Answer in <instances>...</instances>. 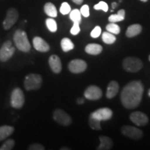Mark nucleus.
I'll return each instance as SVG.
<instances>
[{
  "label": "nucleus",
  "instance_id": "nucleus-24",
  "mask_svg": "<svg viewBox=\"0 0 150 150\" xmlns=\"http://www.w3.org/2000/svg\"><path fill=\"white\" fill-rule=\"evenodd\" d=\"M102 38L103 42L108 45L113 44L116 40V37L114 35V34L108 32V31H105L102 33Z\"/></svg>",
  "mask_w": 150,
  "mask_h": 150
},
{
  "label": "nucleus",
  "instance_id": "nucleus-42",
  "mask_svg": "<svg viewBox=\"0 0 150 150\" xmlns=\"http://www.w3.org/2000/svg\"><path fill=\"white\" fill-rule=\"evenodd\" d=\"M149 61H150V55H149Z\"/></svg>",
  "mask_w": 150,
  "mask_h": 150
},
{
  "label": "nucleus",
  "instance_id": "nucleus-27",
  "mask_svg": "<svg viewBox=\"0 0 150 150\" xmlns=\"http://www.w3.org/2000/svg\"><path fill=\"white\" fill-rule=\"evenodd\" d=\"M45 23L47 29L51 32L54 33L57 31V24H56V22L53 18H47L46 20Z\"/></svg>",
  "mask_w": 150,
  "mask_h": 150
},
{
  "label": "nucleus",
  "instance_id": "nucleus-15",
  "mask_svg": "<svg viewBox=\"0 0 150 150\" xmlns=\"http://www.w3.org/2000/svg\"><path fill=\"white\" fill-rule=\"evenodd\" d=\"M49 65L52 70L56 74H59L62 70V64L60 58L56 55H52L49 59Z\"/></svg>",
  "mask_w": 150,
  "mask_h": 150
},
{
  "label": "nucleus",
  "instance_id": "nucleus-36",
  "mask_svg": "<svg viewBox=\"0 0 150 150\" xmlns=\"http://www.w3.org/2000/svg\"><path fill=\"white\" fill-rule=\"evenodd\" d=\"M76 102H77L78 104H83L84 103V99L83 98H78Z\"/></svg>",
  "mask_w": 150,
  "mask_h": 150
},
{
  "label": "nucleus",
  "instance_id": "nucleus-35",
  "mask_svg": "<svg viewBox=\"0 0 150 150\" xmlns=\"http://www.w3.org/2000/svg\"><path fill=\"white\" fill-rule=\"evenodd\" d=\"M45 148L42 145L39 143H33L29 146L28 149L29 150H44Z\"/></svg>",
  "mask_w": 150,
  "mask_h": 150
},
{
  "label": "nucleus",
  "instance_id": "nucleus-30",
  "mask_svg": "<svg viewBox=\"0 0 150 150\" xmlns=\"http://www.w3.org/2000/svg\"><path fill=\"white\" fill-rule=\"evenodd\" d=\"M94 9L97 11L102 10L104 11V12H107L108 10V6L107 4V3H106L105 1H99L97 4L94 6Z\"/></svg>",
  "mask_w": 150,
  "mask_h": 150
},
{
  "label": "nucleus",
  "instance_id": "nucleus-28",
  "mask_svg": "<svg viewBox=\"0 0 150 150\" xmlns=\"http://www.w3.org/2000/svg\"><path fill=\"white\" fill-rule=\"evenodd\" d=\"M100 122L101 121L98 120L96 118L92 117H89V125L94 130H99V129H101Z\"/></svg>",
  "mask_w": 150,
  "mask_h": 150
},
{
  "label": "nucleus",
  "instance_id": "nucleus-4",
  "mask_svg": "<svg viewBox=\"0 0 150 150\" xmlns=\"http://www.w3.org/2000/svg\"><path fill=\"white\" fill-rule=\"evenodd\" d=\"M124 70L129 72H137L143 67L142 61L136 57H127L122 62Z\"/></svg>",
  "mask_w": 150,
  "mask_h": 150
},
{
  "label": "nucleus",
  "instance_id": "nucleus-20",
  "mask_svg": "<svg viewBox=\"0 0 150 150\" xmlns=\"http://www.w3.org/2000/svg\"><path fill=\"white\" fill-rule=\"evenodd\" d=\"M14 132V128L11 126L4 125L0 127V141L5 140Z\"/></svg>",
  "mask_w": 150,
  "mask_h": 150
},
{
  "label": "nucleus",
  "instance_id": "nucleus-9",
  "mask_svg": "<svg viewBox=\"0 0 150 150\" xmlns=\"http://www.w3.org/2000/svg\"><path fill=\"white\" fill-rule=\"evenodd\" d=\"M121 131L124 136L134 140H139L143 136V133L140 129L132 126H124L122 127Z\"/></svg>",
  "mask_w": 150,
  "mask_h": 150
},
{
  "label": "nucleus",
  "instance_id": "nucleus-5",
  "mask_svg": "<svg viewBox=\"0 0 150 150\" xmlns=\"http://www.w3.org/2000/svg\"><path fill=\"white\" fill-rule=\"evenodd\" d=\"M24 95L22 90L19 88H15L11 95V104L12 107L20 109L24 106Z\"/></svg>",
  "mask_w": 150,
  "mask_h": 150
},
{
  "label": "nucleus",
  "instance_id": "nucleus-37",
  "mask_svg": "<svg viewBox=\"0 0 150 150\" xmlns=\"http://www.w3.org/2000/svg\"><path fill=\"white\" fill-rule=\"evenodd\" d=\"M73 2L76 4L79 5V4H81L82 2L83 1V0H72Z\"/></svg>",
  "mask_w": 150,
  "mask_h": 150
},
{
  "label": "nucleus",
  "instance_id": "nucleus-32",
  "mask_svg": "<svg viewBox=\"0 0 150 150\" xmlns=\"http://www.w3.org/2000/svg\"><path fill=\"white\" fill-rule=\"evenodd\" d=\"M101 33H102V29L99 26H97L91 31V36L93 38H98L101 35Z\"/></svg>",
  "mask_w": 150,
  "mask_h": 150
},
{
  "label": "nucleus",
  "instance_id": "nucleus-41",
  "mask_svg": "<svg viewBox=\"0 0 150 150\" xmlns=\"http://www.w3.org/2000/svg\"><path fill=\"white\" fill-rule=\"evenodd\" d=\"M148 95H149V97H150V89L149 90V91H148Z\"/></svg>",
  "mask_w": 150,
  "mask_h": 150
},
{
  "label": "nucleus",
  "instance_id": "nucleus-16",
  "mask_svg": "<svg viewBox=\"0 0 150 150\" xmlns=\"http://www.w3.org/2000/svg\"><path fill=\"white\" fill-rule=\"evenodd\" d=\"M99 140H100V144L97 148L98 150H109L112 149L113 142L111 138L108 136H99Z\"/></svg>",
  "mask_w": 150,
  "mask_h": 150
},
{
  "label": "nucleus",
  "instance_id": "nucleus-7",
  "mask_svg": "<svg viewBox=\"0 0 150 150\" xmlns=\"http://www.w3.org/2000/svg\"><path fill=\"white\" fill-rule=\"evenodd\" d=\"M19 18L18 11L14 8H9L7 11L6 16L3 22V27L5 30L10 29L18 21Z\"/></svg>",
  "mask_w": 150,
  "mask_h": 150
},
{
  "label": "nucleus",
  "instance_id": "nucleus-25",
  "mask_svg": "<svg viewBox=\"0 0 150 150\" xmlns=\"http://www.w3.org/2000/svg\"><path fill=\"white\" fill-rule=\"evenodd\" d=\"M70 18L73 23L80 24L81 22V14L79 10L74 9L70 12Z\"/></svg>",
  "mask_w": 150,
  "mask_h": 150
},
{
  "label": "nucleus",
  "instance_id": "nucleus-11",
  "mask_svg": "<svg viewBox=\"0 0 150 150\" xmlns=\"http://www.w3.org/2000/svg\"><path fill=\"white\" fill-rule=\"evenodd\" d=\"M87 68V63L81 59H74L70 62L68 69L71 72L79 74L84 72Z\"/></svg>",
  "mask_w": 150,
  "mask_h": 150
},
{
  "label": "nucleus",
  "instance_id": "nucleus-33",
  "mask_svg": "<svg viewBox=\"0 0 150 150\" xmlns=\"http://www.w3.org/2000/svg\"><path fill=\"white\" fill-rule=\"evenodd\" d=\"M80 12L81 16H83L85 18H88L90 16V11H89V6L88 5H83L80 9Z\"/></svg>",
  "mask_w": 150,
  "mask_h": 150
},
{
  "label": "nucleus",
  "instance_id": "nucleus-13",
  "mask_svg": "<svg viewBox=\"0 0 150 150\" xmlns=\"http://www.w3.org/2000/svg\"><path fill=\"white\" fill-rule=\"evenodd\" d=\"M102 96V90L97 86H90L84 92V97L89 100H97Z\"/></svg>",
  "mask_w": 150,
  "mask_h": 150
},
{
  "label": "nucleus",
  "instance_id": "nucleus-34",
  "mask_svg": "<svg viewBox=\"0 0 150 150\" xmlns=\"http://www.w3.org/2000/svg\"><path fill=\"white\" fill-rule=\"evenodd\" d=\"M81 31L80 29V27H79V24H77V23H74L73 24L72 29H70V33H72V35H76L79 33Z\"/></svg>",
  "mask_w": 150,
  "mask_h": 150
},
{
  "label": "nucleus",
  "instance_id": "nucleus-39",
  "mask_svg": "<svg viewBox=\"0 0 150 150\" xmlns=\"http://www.w3.org/2000/svg\"><path fill=\"white\" fill-rule=\"evenodd\" d=\"M61 150H64V149H67V150H70V148H61Z\"/></svg>",
  "mask_w": 150,
  "mask_h": 150
},
{
  "label": "nucleus",
  "instance_id": "nucleus-3",
  "mask_svg": "<svg viewBox=\"0 0 150 150\" xmlns=\"http://www.w3.org/2000/svg\"><path fill=\"white\" fill-rule=\"evenodd\" d=\"M42 83V79L40 74H29L24 79V88L28 91L40 88Z\"/></svg>",
  "mask_w": 150,
  "mask_h": 150
},
{
  "label": "nucleus",
  "instance_id": "nucleus-2",
  "mask_svg": "<svg viewBox=\"0 0 150 150\" xmlns=\"http://www.w3.org/2000/svg\"><path fill=\"white\" fill-rule=\"evenodd\" d=\"M13 41L16 47L20 51L28 52L31 50V45L28 39L27 34L22 29H18L13 35Z\"/></svg>",
  "mask_w": 150,
  "mask_h": 150
},
{
  "label": "nucleus",
  "instance_id": "nucleus-1",
  "mask_svg": "<svg viewBox=\"0 0 150 150\" xmlns=\"http://www.w3.org/2000/svg\"><path fill=\"white\" fill-rule=\"evenodd\" d=\"M144 86L140 81H133L124 87L121 92L122 104L127 109L138 107L141 102Z\"/></svg>",
  "mask_w": 150,
  "mask_h": 150
},
{
  "label": "nucleus",
  "instance_id": "nucleus-12",
  "mask_svg": "<svg viewBox=\"0 0 150 150\" xmlns=\"http://www.w3.org/2000/svg\"><path fill=\"white\" fill-rule=\"evenodd\" d=\"M130 120L133 123L138 127L145 126L149 122L147 115L140 111L133 112L130 115Z\"/></svg>",
  "mask_w": 150,
  "mask_h": 150
},
{
  "label": "nucleus",
  "instance_id": "nucleus-18",
  "mask_svg": "<svg viewBox=\"0 0 150 150\" xmlns=\"http://www.w3.org/2000/svg\"><path fill=\"white\" fill-rule=\"evenodd\" d=\"M142 26L139 24H131L127 28L126 31V35L128 38H134L139 35L142 31Z\"/></svg>",
  "mask_w": 150,
  "mask_h": 150
},
{
  "label": "nucleus",
  "instance_id": "nucleus-23",
  "mask_svg": "<svg viewBox=\"0 0 150 150\" xmlns=\"http://www.w3.org/2000/svg\"><path fill=\"white\" fill-rule=\"evenodd\" d=\"M61 45L63 51L65 52L70 51V50H73L74 47V43L72 42V40L70 38H64L62 39Z\"/></svg>",
  "mask_w": 150,
  "mask_h": 150
},
{
  "label": "nucleus",
  "instance_id": "nucleus-8",
  "mask_svg": "<svg viewBox=\"0 0 150 150\" xmlns=\"http://www.w3.org/2000/svg\"><path fill=\"white\" fill-rule=\"evenodd\" d=\"M53 117L56 122L65 127L70 125L72 121L70 116L61 109H56L54 110Z\"/></svg>",
  "mask_w": 150,
  "mask_h": 150
},
{
  "label": "nucleus",
  "instance_id": "nucleus-14",
  "mask_svg": "<svg viewBox=\"0 0 150 150\" xmlns=\"http://www.w3.org/2000/svg\"><path fill=\"white\" fill-rule=\"evenodd\" d=\"M33 45L34 48L38 52H47L50 50V47L48 43L40 37H35L33 39Z\"/></svg>",
  "mask_w": 150,
  "mask_h": 150
},
{
  "label": "nucleus",
  "instance_id": "nucleus-31",
  "mask_svg": "<svg viewBox=\"0 0 150 150\" xmlns=\"http://www.w3.org/2000/svg\"><path fill=\"white\" fill-rule=\"evenodd\" d=\"M71 11V7L69 5L68 3L67 2H63L61 6V8H60V12L61 13V14L63 15H67L70 13Z\"/></svg>",
  "mask_w": 150,
  "mask_h": 150
},
{
  "label": "nucleus",
  "instance_id": "nucleus-6",
  "mask_svg": "<svg viewBox=\"0 0 150 150\" xmlns=\"http://www.w3.org/2000/svg\"><path fill=\"white\" fill-rule=\"evenodd\" d=\"M16 51V49L13 47L12 42L7 40L0 48V61L6 62L12 57Z\"/></svg>",
  "mask_w": 150,
  "mask_h": 150
},
{
  "label": "nucleus",
  "instance_id": "nucleus-10",
  "mask_svg": "<svg viewBox=\"0 0 150 150\" xmlns=\"http://www.w3.org/2000/svg\"><path fill=\"white\" fill-rule=\"evenodd\" d=\"M112 111L108 108H101L91 113L90 117L96 118L99 121H106L112 117Z\"/></svg>",
  "mask_w": 150,
  "mask_h": 150
},
{
  "label": "nucleus",
  "instance_id": "nucleus-21",
  "mask_svg": "<svg viewBox=\"0 0 150 150\" xmlns=\"http://www.w3.org/2000/svg\"><path fill=\"white\" fill-rule=\"evenodd\" d=\"M44 11L45 13L48 16L51 17V18H56V17H57V10H56L55 6L52 3H46L44 6Z\"/></svg>",
  "mask_w": 150,
  "mask_h": 150
},
{
  "label": "nucleus",
  "instance_id": "nucleus-19",
  "mask_svg": "<svg viewBox=\"0 0 150 150\" xmlns=\"http://www.w3.org/2000/svg\"><path fill=\"white\" fill-rule=\"evenodd\" d=\"M102 50L103 48L100 45L95 44V43L88 44L85 47L86 53L91 54V55H98V54L102 53Z\"/></svg>",
  "mask_w": 150,
  "mask_h": 150
},
{
  "label": "nucleus",
  "instance_id": "nucleus-40",
  "mask_svg": "<svg viewBox=\"0 0 150 150\" xmlns=\"http://www.w3.org/2000/svg\"><path fill=\"white\" fill-rule=\"evenodd\" d=\"M140 1H142V2H147V1H148V0H140Z\"/></svg>",
  "mask_w": 150,
  "mask_h": 150
},
{
  "label": "nucleus",
  "instance_id": "nucleus-26",
  "mask_svg": "<svg viewBox=\"0 0 150 150\" xmlns=\"http://www.w3.org/2000/svg\"><path fill=\"white\" fill-rule=\"evenodd\" d=\"M106 29V31L114 35L119 34L120 32V27H119V25L114 23V22H110L109 24H107Z\"/></svg>",
  "mask_w": 150,
  "mask_h": 150
},
{
  "label": "nucleus",
  "instance_id": "nucleus-22",
  "mask_svg": "<svg viewBox=\"0 0 150 150\" xmlns=\"http://www.w3.org/2000/svg\"><path fill=\"white\" fill-rule=\"evenodd\" d=\"M125 11L124 9H121L117 12V14L111 15V16H109L108 18V21L110 22H114V23H116V22H121L122 20H125Z\"/></svg>",
  "mask_w": 150,
  "mask_h": 150
},
{
  "label": "nucleus",
  "instance_id": "nucleus-29",
  "mask_svg": "<svg viewBox=\"0 0 150 150\" xmlns=\"http://www.w3.org/2000/svg\"><path fill=\"white\" fill-rule=\"evenodd\" d=\"M15 145V141L13 139H8L0 147V150H11Z\"/></svg>",
  "mask_w": 150,
  "mask_h": 150
},
{
  "label": "nucleus",
  "instance_id": "nucleus-17",
  "mask_svg": "<svg viewBox=\"0 0 150 150\" xmlns=\"http://www.w3.org/2000/svg\"><path fill=\"white\" fill-rule=\"evenodd\" d=\"M119 91V84L115 81H111L108 84L106 90V97L108 99H112L116 96Z\"/></svg>",
  "mask_w": 150,
  "mask_h": 150
},
{
  "label": "nucleus",
  "instance_id": "nucleus-38",
  "mask_svg": "<svg viewBox=\"0 0 150 150\" xmlns=\"http://www.w3.org/2000/svg\"><path fill=\"white\" fill-rule=\"evenodd\" d=\"M117 6V4L116 3V2L112 3V8H115V7Z\"/></svg>",
  "mask_w": 150,
  "mask_h": 150
}]
</instances>
